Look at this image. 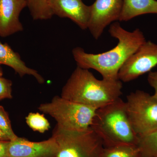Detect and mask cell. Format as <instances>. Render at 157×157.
Instances as JSON below:
<instances>
[{
    "label": "cell",
    "mask_w": 157,
    "mask_h": 157,
    "mask_svg": "<svg viewBox=\"0 0 157 157\" xmlns=\"http://www.w3.org/2000/svg\"><path fill=\"white\" fill-rule=\"evenodd\" d=\"M109 32L111 36L118 40L114 48L102 53L93 54L77 47L73 48L72 54L77 67L94 69L102 75L103 79L115 81L119 80L118 74L124 63L146 41L139 29L128 32L117 22L110 25Z\"/></svg>",
    "instance_id": "obj_1"
},
{
    "label": "cell",
    "mask_w": 157,
    "mask_h": 157,
    "mask_svg": "<svg viewBox=\"0 0 157 157\" xmlns=\"http://www.w3.org/2000/svg\"><path fill=\"white\" fill-rule=\"evenodd\" d=\"M122 87L120 80H99L89 70L77 67L62 89L61 97L97 109L120 98Z\"/></svg>",
    "instance_id": "obj_2"
},
{
    "label": "cell",
    "mask_w": 157,
    "mask_h": 157,
    "mask_svg": "<svg viewBox=\"0 0 157 157\" xmlns=\"http://www.w3.org/2000/svg\"><path fill=\"white\" fill-rule=\"evenodd\" d=\"M91 127L103 144L111 146L138 144L139 137L130 122L125 102L121 98L97 109Z\"/></svg>",
    "instance_id": "obj_3"
},
{
    "label": "cell",
    "mask_w": 157,
    "mask_h": 157,
    "mask_svg": "<svg viewBox=\"0 0 157 157\" xmlns=\"http://www.w3.org/2000/svg\"><path fill=\"white\" fill-rule=\"evenodd\" d=\"M38 109L53 117L59 128L69 131H80L90 128L97 110L57 96L50 102L40 104Z\"/></svg>",
    "instance_id": "obj_4"
},
{
    "label": "cell",
    "mask_w": 157,
    "mask_h": 157,
    "mask_svg": "<svg viewBox=\"0 0 157 157\" xmlns=\"http://www.w3.org/2000/svg\"><path fill=\"white\" fill-rule=\"evenodd\" d=\"M52 136L58 145L56 157H102L103 142L91 127L69 131L56 125Z\"/></svg>",
    "instance_id": "obj_5"
},
{
    "label": "cell",
    "mask_w": 157,
    "mask_h": 157,
    "mask_svg": "<svg viewBox=\"0 0 157 157\" xmlns=\"http://www.w3.org/2000/svg\"><path fill=\"white\" fill-rule=\"evenodd\" d=\"M125 103L130 122L138 137L157 131V101L153 95L137 90L127 96Z\"/></svg>",
    "instance_id": "obj_6"
},
{
    "label": "cell",
    "mask_w": 157,
    "mask_h": 157,
    "mask_svg": "<svg viewBox=\"0 0 157 157\" xmlns=\"http://www.w3.org/2000/svg\"><path fill=\"white\" fill-rule=\"evenodd\" d=\"M157 66V45L146 41L124 63L118 74L121 81L129 82L149 73Z\"/></svg>",
    "instance_id": "obj_7"
},
{
    "label": "cell",
    "mask_w": 157,
    "mask_h": 157,
    "mask_svg": "<svg viewBox=\"0 0 157 157\" xmlns=\"http://www.w3.org/2000/svg\"><path fill=\"white\" fill-rule=\"evenodd\" d=\"M124 0H96L90 6L88 29L95 39H98L104 29L119 20Z\"/></svg>",
    "instance_id": "obj_8"
},
{
    "label": "cell",
    "mask_w": 157,
    "mask_h": 157,
    "mask_svg": "<svg viewBox=\"0 0 157 157\" xmlns=\"http://www.w3.org/2000/svg\"><path fill=\"white\" fill-rule=\"evenodd\" d=\"M58 145L54 137L39 142L17 137L8 144L9 157H56Z\"/></svg>",
    "instance_id": "obj_9"
},
{
    "label": "cell",
    "mask_w": 157,
    "mask_h": 157,
    "mask_svg": "<svg viewBox=\"0 0 157 157\" xmlns=\"http://www.w3.org/2000/svg\"><path fill=\"white\" fill-rule=\"evenodd\" d=\"M48 5L52 15L69 18L82 29H88L90 6L82 0H48Z\"/></svg>",
    "instance_id": "obj_10"
},
{
    "label": "cell",
    "mask_w": 157,
    "mask_h": 157,
    "mask_svg": "<svg viewBox=\"0 0 157 157\" xmlns=\"http://www.w3.org/2000/svg\"><path fill=\"white\" fill-rule=\"evenodd\" d=\"M26 0H0V36L6 37L23 30L20 14Z\"/></svg>",
    "instance_id": "obj_11"
},
{
    "label": "cell",
    "mask_w": 157,
    "mask_h": 157,
    "mask_svg": "<svg viewBox=\"0 0 157 157\" xmlns=\"http://www.w3.org/2000/svg\"><path fill=\"white\" fill-rule=\"evenodd\" d=\"M6 65L10 67L20 77L31 75L35 77L40 84L45 82V79L36 70L29 68L23 61L20 56L15 52L7 43H2L0 41V66Z\"/></svg>",
    "instance_id": "obj_12"
},
{
    "label": "cell",
    "mask_w": 157,
    "mask_h": 157,
    "mask_svg": "<svg viewBox=\"0 0 157 157\" xmlns=\"http://www.w3.org/2000/svg\"><path fill=\"white\" fill-rule=\"evenodd\" d=\"M157 14L156 0H124L119 21H127L139 15Z\"/></svg>",
    "instance_id": "obj_13"
},
{
    "label": "cell",
    "mask_w": 157,
    "mask_h": 157,
    "mask_svg": "<svg viewBox=\"0 0 157 157\" xmlns=\"http://www.w3.org/2000/svg\"><path fill=\"white\" fill-rule=\"evenodd\" d=\"M30 14L34 20H45L52 17L48 0H26Z\"/></svg>",
    "instance_id": "obj_14"
},
{
    "label": "cell",
    "mask_w": 157,
    "mask_h": 157,
    "mask_svg": "<svg viewBox=\"0 0 157 157\" xmlns=\"http://www.w3.org/2000/svg\"><path fill=\"white\" fill-rule=\"evenodd\" d=\"M137 145L144 155L157 157V131L139 137Z\"/></svg>",
    "instance_id": "obj_15"
},
{
    "label": "cell",
    "mask_w": 157,
    "mask_h": 157,
    "mask_svg": "<svg viewBox=\"0 0 157 157\" xmlns=\"http://www.w3.org/2000/svg\"><path fill=\"white\" fill-rule=\"evenodd\" d=\"M135 145L122 144L115 146L103 151L102 157H137L140 151Z\"/></svg>",
    "instance_id": "obj_16"
},
{
    "label": "cell",
    "mask_w": 157,
    "mask_h": 157,
    "mask_svg": "<svg viewBox=\"0 0 157 157\" xmlns=\"http://www.w3.org/2000/svg\"><path fill=\"white\" fill-rule=\"evenodd\" d=\"M26 123L35 132L44 133L50 128V123L43 114L39 113H30L25 117Z\"/></svg>",
    "instance_id": "obj_17"
},
{
    "label": "cell",
    "mask_w": 157,
    "mask_h": 157,
    "mask_svg": "<svg viewBox=\"0 0 157 157\" xmlns=\"http://www.w3.org/2000/svg\"><path fill=\"white\" fill-rule=\"evenodd\" d=\"M0 129L7 135L10 140L17 137L13 132L8 113L2 106H0Z\"/></svg>",
    "instance_id": "obj_18"
},
{
    "label": "cell",
    "mask_w": 157,
    "mask_h": 157,
    "mask_svg": "<svg viewBox=\"0 0 157 157\" xmlns=\"http://www.w3.org/2000/svg\"><path fill=\"white\" fill-rule=\"evenodd\" d=\"M12 85L11 80L0 76V100L12 98Z\"/></svg>",
    "instance_id": "obj_19"
},
{
    "label": "cell",
    "mask_w": 157,
    "mask_h": 157,
    "mask_svg": "<svg viewBox=\"0 0 157 157\" xmlns=\"http://www.w3.org/2000/svg\"><path fill=\"white\" fill-rule=\"evenodd\" d=\"M147 81L149 84L154 90V94L152 95L157 101V71H151L149 73Z\"/></svg>",
    "instance_id": "obj_20"
},
{
    "label": "cell",
    "mask_w": 157,
    "mask_h": 157,
    "mask_svg": "<svg viewBox=\"0 0 157 157\" xmlns=\"http://www.w3.org/2000/svg\"><path fill=\"white\" fill-rule=\"evenodd\" d=\"M9 142L0 140V157H9L8 153Z\"/></svg>",
    "instance_id": "obj_21"
},
{
    "label": "cell",
    "mask_w": 157,
    "mask_h": 157,
    "mask_svg": "<svg viewBox=\"0 0 157 157\" xmlns=\"http://www.w3.org/2000/svg\"><path fill=\"white\" fill-rule=\"evenodd\" d=\"M0 140L2 141H10V139L7 135L0 129Z\"/></svg>",
    "instance_id": "obj_22"
},
{
    "label": "cell",
    "mask_w": 157,
    "mask_h": 157,
    "mask_svg": "<svg viewBox=\"0 0 157 157\" xmlns=\"http://www.w3.org/2000/svg\"><path fill=\"white\" fill-rule=\"evenodd\" d=\"M3 74L2 69L0 66V76H2Z\"/></svg>",
    "instance_id": "obj_23"
}]
</instances>
